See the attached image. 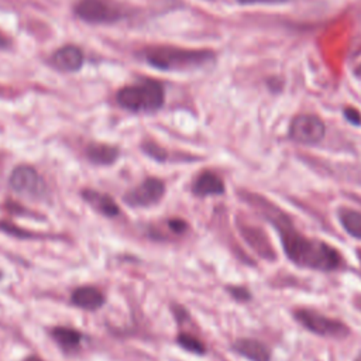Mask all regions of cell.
I'll list each match as a JSON object with an SVG mask.
<instances>
[{"mask_svg": "<svg viewBox=\"0 0 361 361\" xmlns=\"http://www.w3.org/2000/svg\"><path fill=\"white\" fill-rule=\"evenodd\" d=\"M257 200L261 203L259 209H264L269 221H272V224L278 228L283 250L290 261L299 267L319 271H334L341 267L343 261L337 250L320 240H312L302 235L292 227L290 221L285 217L283 213L275 207L271 209L272 206L268 203V209L262 206L261 197H257Z\"/></svg>", "mask_w": 361, "mask_h": 361, "instance_id": "1", "label": "cell"}, {"mask_svg": "<svg viewBox=\"0 0 361 361\" xmlns=\"http://www.w3.org/2000/svg\"><path fill=\"white\" fill-rule=\"evenodd\" d=\"M144 59L159 71H186L200 68L214 59L209 49H186L179 47H151L144 52Z\"/></svg>", "mask_w": 361, "mask_h": 361, "instance_id": "2", "label": "cell"}, {"mask_svg": "<svg viewBox=\"0 0 361 361\" xmlns=\"http://www.w3.org/2000/svg\"><path fill=\"white\" fill-rule=\"evenodd\" d=\"M116 102L121 109L133 113H154L164 106L165 90L161 82L142 79L121 87L116 93Z\"/></svg>", "mask_w": 361, "mask_h": 361, "instance_id": "3", "label": "cell"}, {"mask_svg": "<svg viewBox=\"0 0 361 361\" xmlns=\"http://www.w3.org/2000/svg\"><path fill=\"white\" fill-rule=\"evenodd\" d=\"M295 319L307 330L319 336L343 338L350 334V329L340 320L330 319L322 313L313 312L310 309H298L295 312Z\"/></svg>", "mask_w": 361, "mask_h": 361, "instance_id": "4", "label": "cell"}, {"mask_svg": "<svg viewBox=\"0 0 361 361\" xmlns=\"http://www.w3.org/2000/svg\"><path fill=\"white\" fill-rule=\"evenodd\" d=\"M326 134L324 123L316 114H298L289 126V137L305 145H314L323 140Z\"/></svg>", "mask_w": 361, "mask_h": 361, "instance_id": "5", "label": "cell"}, {"mask_svg": "<svg viewBox=\"0 0 361 361\" xmlns=\"http://www.w3.org/2000/svg\"><path fill=\"white\" fill-rule=\"evenodd\" d=\"M73 11L87 24H109L121 18V13L104 0H79Z\"/></svg>", "mask_w": 361, "mask_h": 361, "instance_id": "6", "label": "cell"}, {"mask_svg": "<svg viewBox=\"0 0 361 361\" xmlns=\"http://www.w3.org/2000/svg\"><path fill=\"white\" fill-rule=\"evenodd\" d=\"M165 193V186L159 179L148 178L137 188L128 190L124 195V202L134 207L151 206L161 200Z\"/></svg>", "mask_w": 361, "mask_h": 361, "instance_id": "7", "label": "cell"}, {"mask_svg": "<svg viewBox=\"0 0 361 361\" xmlns=\"http://www.w3.org/2000/svg\"><path fill=\"white\" fill-rule=\"evenodd\" d=\"M10 185L16 192L38 196L44 190V183L39 173L30 165H18L10 175Z\"/></svg>", "mask_w": 361, "mask_h": 361, "instance_id": "8", "label": "cell"}, {"mask_svg": "<svg viewBox=\"0 0 361 361\" xmlns=\"http://www.w3.org/2000/svg\"><path fill=\"white\" fill-rule=\"evenodd\" d=\"M85 55L76 45H63L51 55V63L63 72H76L83 66Z\"/></svg>", "mask_w": 361, "mask_h": 361, "instance_id": "9", "label": "cell"}, {"mask_svg": "<svg viewBox=\"0 0 361 361\" xmlns=\"http://www.w3.org/2000/svg\"><path fill=\"white\" fill-rule=\"evenodd\" d=\"M71 300L75 306L85 310H96L104 305V295L93 286H80L73 290Z\"/></svg>", "mask_w": 361, "mask_h": 361, "instance_id": "10", "label": "cell"}, {"mask_svg": "<svg viewBox=\"0 0 361 361\" xmlns=\"http://www.w3.org/2000/svg\"><path fill=\"white\" fill-rule=\"evenodd\" d=\"M192 192L196 196L220 195L224 192V183L219 175L212 171L202 172L192 185Z\"/></svg>", "mask_w": 361, "mask_h": 361, "instance_id": "11", "label": "cell"}, {"mask_svg": "<svg viewBox=\"0 0 361 361\" xmlns=\"http://www.w3.org/2000/svg\"><path fill=\"white\" fill-rule=\"evenodd\" d=\"M233 350L250 361H269V350L258 340L238 338L233 344Z\"/></svg>", "mask_w": 361, "mask_h": 361, "instance_id": "12", "label": "cell"}, {"mask_svg": "<svg viewBox=\"0 0 361 361\" xmlns=\"http://www.w3.org/2000/svg\"><path fill=\"white\" fill-rule=\"evenodd\" d=\"M86 155L89 161L97 165H110L118 157V149L113 145L103 142H90L86 148Z\"/></svg>", "mask_w": 361, "mask_h": 361, "instance_id": "13", "label": "cell"}, {"mask_svg": "<svg viewBox=\"0 0 361 361\" xmlns=\"http://www.w3.org/2000/svg\"><path fill=\"white\" fill-rule=\"evenodd\" d=\"M82 196L90 206H93L97 212L103 213L104 216H110V217L117 216L118 212H120L116 202L107 195H103V193L96 192V190L86 189V190H83Z\"/></svg>", "mask_w": 361, "mask_h": 361, "instance_id": "14", "label": "cell"}, {"mask_svg": "<svg viewBox=\"0 0 361 361\" xmlns=\"http://www.w3.org/2000/svg\"><path fill=\"white\" fill-rule=\"evenodd\" d=\"M52 337L65 350L76 348L82 340V336L79 331L69 327H63V326L55 327L52 330Z\"/></svg>", "mask_w": 361, "mask_h": 361, "instance_id": "15", "label": "cell"}, {"mask_svg": "<svg viewBox=\"0 0 361 361\" xmlns=\"http://www.w3.org/2000/svg\"><path fill=\"white\" fill-rule=\"evenodd\" d=\"M340 223L345 228V231L355 237L361 238V213L351 209H341L338 212Z\"/></svg>", "mask_w": 361, "mask_h": 361, "instance_id": "16", "label": "cell"}, {"mask_svg": "<svg viewBox=\"0 0 361 361\" xmlns=\"http://www.w3.org/2000/svg\"><path fill=\"white\" fill-rule=\"evenodd\" d=\"M178 343L182 348L193 353V354H204L206 353V347L204 344L196 338L195 336H190L188 333H182L178 336Z\"/></svg>", "mask_w": 361, "mask_h": 361, "instance_id": "17", "label": "cell"}, {"mask_svg": "<svg viewBox=\"0 0 361 361\" xmlns=\"http://www.w3.org/2000/svg\"><path fill=\"white\" fill-rule=\"evenodd\" d=\"M142 149H144L148 155H151L154 159H158V161H164L165 157H166L165 151H164L161 147H158L155 142H145V144L142 145Z\"/></svg>", "mask_w": 361, "mask_h": 361, "instance_id": "18", "label": "cell"}, {"mask_svg": "<svg viewBox=\"0 0 361 361\" xmlns=\"http://www.w3.org/2000/svg\"><path fill=\"white\" fill-rule=\"evenodd\" d=\"M227 290L231 293V296L237 300H241V302H245V300H250L251 298V293L248 289L243 288V286H228Z\"/></svg>", "mask_w": 361, "mask_h": 361, "instance_id": "19", "label": "cell"}, {"mask_svg": "<svg viewBox=\"0 0 361 361\" xmlns=\"http://www.w3.org/2000/svg\"><path fill=\"white\" fill-rule=\"evenodd\" d=\"M344 116H345V118H347L351 124H354V126H360V124H361V113H360L358 110H355V109H353V107H347V109L344 110Z\"/></svg>", "mask_w": 361, "mask_h": 361, "instance_id": "20", "label": "cell"}, {"mask_svg": "<svg viewBox=\"0 0 361 361\" xmlns=\"http://www.w3.org/2000/svg\"><path fill=\"white\" fill-rule=\"evenodd\" d=\"M235 1L243 6H254V4H282V3H288L289 0H235Z\"/></svg>", "mask_w": 361, "mask_h": 361, "instance_id": "21", "label": "cell"}, {"mask_svg": "<svg viewBox=\"0 0 361 361\" xmlns=\"http://www.w3.org/2000/svg\"><path fill=\"white\" fill-rule=\"evenodd\" d=\"M168 226H169V228H171L173 233H183V231L186 230V227H188L186 221L182 220V219H171V220L168 221Z\"/></svg>", "mask_w": 361, "mask_h": 361, "instance_id": "22", "label": "cell"}, {"mask_svg": "<svg viewBox=\"0 0 361 361\" xmlns=\"http://www.w3.org/2000/svg\"><path fill=\"white\" fill-rule=\"evenodd\" d=\"M8 47V39L0 32V49H4Z\"/></svg>", "mask_w": 361, "mask_h": 361, "instance_id": "23", "label": "cell"}, {"mask_svg": "<svg viewBox=\"0 0 361 361\" xmlns=\"http://www.w3.org/2000/svg\"><path fill=\"white\" fill-rule=\"evenodd\" d=\"M25 361H42V360H39L38 357H34V355H31V357H28Z\"/></svg>", "mask_w": 361, "mask_h": 361, "instance_id": "24", "label": "cell"}, {"mask_svg": "<svg viewBox=\"0 0 361 361\" xmlns=\"http://www.w3.org/2000/svg\"><path fill=\"white\" fill-rule=\"evenodd\" d=\"M357 254H358V258H360V262H361V250H358Z\"/></svg>", "mask_w": 361, "mask_h": 361, "instance_id": "25", "label": "cell"}, {"mask_svg": "<svg viewBox=\"0 0 361 361\" xmlns=\"http://www.w3.org/2000/svg\"><path fill=\"white\" fill-rule=\"evenodd\" d=\"M355 361H361V354H360V355L355 358Z\"/></svg>", "mask_w": 361, "mask_h": 361, "instance_id": "26", "label": "cell"}, {"mask_svg": "<svg viewBox=\"0 0 361 361\" xmlns=\"http://www.w3.org/2000/svg\"><path fill=\"white\" fill-rule=\"evenodd\" d=\"M0 279H1V271H0Z\"/></svg>", "mask_w": 361, "mask_h": 361, "instance_id": "27", "label": "cell"}]
</instances>
